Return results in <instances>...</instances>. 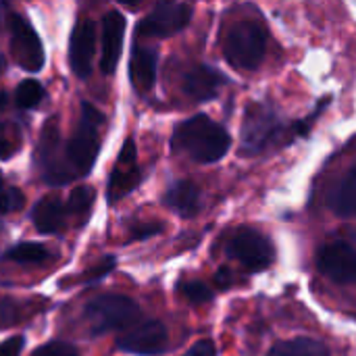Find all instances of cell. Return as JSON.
I'll use <instances>...</instances> for the list:
<instances>
[{
    "label": "cell",
    "instance_id": "6da1fadb",
    "mask_svg": "<svg viewBox=\"0 0 356 356\" xmlns=\"http://www.w3.org/2000/svg\"><path fill=\"white\" fill-rule=\"evenodd\" d=\"M232 146V136L209 115H194L181 121L171 138V148L196 163L211 165L221 161Z\"/></svg>",
    "mask_w": 356,
    "mask_h": 356
},
{
    "label": "cell",
    "instance_id": "7a4b0ae2",
    "mask_svg": "<svg viewBox=\"0 0 356 356\" xmlns=\"http://www.w3.org/2000/svg\"><path fill=\"white\" fill-rule=\"evenodd\" d=\"M104 125V115L90 102H81L79 123L73 136L63 146V163L65 169L73 179L86 177L100 152V131Z\"/></svg>",
    "mask_w": 356,
    "mask_h": 356
},
{
    "label": "cell",
    "instance_id": "3957f363",
    "mask_svg": "<svg viewBox=\"0 0 356 356\" xmlns=\"http://www.w3.org/2000/svg\"><path fill=\"white\" fill-rule=\"evenodd\" d=\"M267 52L265 29L254 21H240L232 25L223 38L225 60L240 71H254L261 67Z\"/></svg>",
    "mask_w": 356,
    "mask_h": 356
},
{
    "label": "cell",
    "instance_id": "277c9868",
    "mask_svg": "<svg viewBox=\"0 0 356 356\" xmlns=\"http://www.w3.org/2000/svg\"><path fill=\"white\" fill-rule=\"evenodd\" d=\"M83 317L90 325V332L94 336H102V334L125 330V327L134 325L142 317V311H140L138 302L129 296L102 294V296L92 298L86 305Z\"/></svg>",
    "mask_w": 356,
    "mask_h": 356
},
{
    "label": "cell",
    "instance_id": "5b68a950",
    "mask_svg": "<svg viewBox=\"0 0 356 356\" xmlns=\"http://www.w3.org/2000/svg\"><path fill=\"white\" fill-rule=\"evenodd\" d=\"M282 131L284 127L277 113L267 104L252 102L246 108L242 121V142H240L242 154L252 156L267 150L282 136Z\"/></svg>",
    "mask_w": 356,
    "mask_h": 356
},
{
    "label": "cell",
    "instance_id": "8992f818",
    "mask_svg": "<svg viewBox=\"0 0 356 356\" xmlns=\"http://www.w3.org/2000/svg\"><path fill=\"white\" fill-rule=\"evenodd\" d=\"M225 250L250 273L265 271L275 261V248L269 238L252 227H240L238 232H234V236L227 240Z\"/></svg>",
    "mask_w": 356,
    "mask_h": 356
},
{
    "label": "cell",
    "instance_id": "52a82bcc",
    "mask_svg": "<svg viewBox=\"0 0 356 356\" xmlns=\"http://www.w3.org/2000/svg\"><path fill=\"white\" fill-rule=\"evenodd\" d=\"M6 21H8V33H10V54L15 63L23 71H31V73L42 71L46 63V54L31 23L21 13H10Z\"/></svg>",
    "mask_w": 356,
    "mask_h": 356
},
{
    "label": "cell",
    "instance_id": "ba28073f",
    "mask_svg": "<svg viewBox=\"0 0 356 356\" xmlns=\"http://www.w3.org/2000/svg\"><path fill=\"white\" fill-rule=\"evenodd\" d=\"M192 4L188 2H159L136 27L138 35L146 38H169L192 21Z\"/></svg>",
    "mask_w": 356,
    "mask_h": 356
},
{
    "label": "cell",
    "instance_id": "9c48e42d",
    "mask_svg": "<svg viewBox=\"0 0 356 356\" xmlns=\"http://www.w3.org/2000/svg\"><path fill=\"white\" fill-rule=\"evenodd\" d=\"M35 163L40 167L42 179L48 186H65V184L71 181V177H69V173L65 169V163H63L58 127H56V121L54 119L52 121H46V125L42 127Z\"/></svg>",
    "mask_w": 356,
    "mask_h": 356
},
{
    "label": "cell",
    "instance_id": "30bf717a",
    "mask_svg": "<svg viewBox=\"0 0 356 356\" xmlns=\"http://www.w3.org/2000/svg\"><path fill=\"white\" fill-rule=\"evenodd\" d=\"M317 267L334 284H356V250L346 242L336 240L325 244L317 254Z\"/></svg>",
    "mask_w": 356,
    "mask_h": 356
},
{
    "label": "cell",
    "instance_id": "8fae6325",
    "mask_svg": "<svg viewBox=\"0 0 356 356\" xmlns=\"http://www.w3.org/2000/svg\"><path fill=\"white\" fill-rule=\"evenodd\" d=\"M142 181V171L138 167V152H136V142L131 138L125 140L117 165L111 171L108 186H106V198L108 202H117L129 192H134Z\"/></svg>",
    "mask_w": 356,
    "mask_h": 356
},
{
    "label": "cell",
    "instance_id": "7c38bea8",
    "mask_svg": "<svg viewBox=\"0 0 356 356\" xmlns=\"http://www.w3.org/2000/svg\"><path fill=\"white\" fill-rule=\"evenodd\" d=\"M169 344L167 327L161 321H144L129 334L117 340V348L121 353L138 356L161 355Z\"/></svg>",
    "mask_w": 356,
    "mask_h": 356
},
{
    "label": "cell",
    "instance_id": "4fadbf2b",
    "mask_svg": "<svg viewBox=\"0 0 356 356\" xmlns=\"http://www.w3.org/2000/svg\"><path fill=\"white\" fill-rule=\"evenodd\" d=\"M94 52H96V25L90 19H79L69 40V65L75 77L79 79L90 77Z\"/></svg>",
    "mask_w": 356,
    "mask_h": 356
},
{
    "label": "cell",
    "instance_id": "5bb4252c",
    "mask_svg": "<svg viewBox=\"0 0 356 356\" xmlns=\"http://www.w3.org/2000/svg\"><path fill=\"white\" fill-rule=\"evenodd\" d=\"M123 38H125V17L119 10H108L102 17V52H100V69L104 75H113L121 50H123Z\"/></svg>",
    "mask_w": 356,
    "mask_h": 356
},
{
    "label": "cell",
    "instance_id": "9a60e30c",
    "mask_svg": "<svg viewBox=\"0 0 356 356\" xmlns=\"http://www.w3.org/2000/svg\"><path fill=\"white\" fill-rule=\"evenodd\" d=\"M225 83V75L211 65H194L181 77V90L192 102H207L215 98Z\"/></svg>",
    "mask_w": 356,
    "mask_h": 356
},
{
    "label": "cell",
    "instance_id": "2e32d148",
    "mask_svg": "<svg viewBox=\"0 0 356 356\" xmlns=\"http://www.w3.org/2000/svg\"><path fill=\"white\" fill-rule=\"evenodd\" d=\"M156 63L159 54L154 48L134 44L131 58H129V79L138 94H148L156 81Z\"/></svg>",
    "mask_w": 356,
    "mask_h": 356
},
{
    "label": "cell",
    "instance_id": "e0dca14e",
    "mask_svg": "<svg viewBox=\"0 0 356 356\" xmlns=\"http://www.w3.org/2000/svg\"><path fill=\"white\" fill-rule=\"evenodd\" d=\"M200 188L190 181V179H179V181H173L165 196H163V202L173 211L177 213L179 217L184 219H190L194 217L198 211H200Z\"/></svg>",
    "mask_w": 356,
    "mask_h": 356
},
{
    "label": "cell",
    "instance_id": "ac0fdd59",
    "mask_svg": "<svg viewBox=\"0 0 356 356\" xmlns=\"http://www.w3.org/2000/svg\"><path fill=\"white\" fill-rule=\"evenodd\" d=\"M65 204L58 198H40L31 209V221L40 234H56L65 225Z\"/></svg>",
    "mask_w": 356,
    "mask_h": 356
},
{
    "label": "cell",
    "instance_id": "d6986e66",
    "mask_svg": "<svg viewBox=\"0 0 356 356\" xmlns=\"http://www.w3.org/2000/svg\"><path fill=\"white\" fill-rule=\"evenodd\" d=\"M330 207L338 217H355L356 215V167H353L336 186L330 196Z\"/></svg>",
    "mask_w": 356,
    "mask_h": 356
},
{
    "label": "cell",
    "instance_id": "ffe728a7",
    "mask_svg": "<svg viewBox=\"0 0 356 356\" xmlns=\"http://www.w3.org/2000/svg\"><path fill=\"white\" fill-rule=\"evenodd\" d=\"M267 356H332L330 348L313 338H292L282 340L271 346Z\"/></svg>",
    "mask_w": 356,
    "mask_h": 356
},
{
    "label": "cell",
    "instance_id": "44dd1931",
    "mask_svg": "<svg viewBox=\"0 0 356 356\" xmlns=\"http://www.w3.org/2000/svg\"><path fill=\"white\" fill-rule=\"evenodd\" d=\"M4 259L6 261H15V263H23V265H35V263H44L50 259V252L44 244H38V242H21V244H15L10 246L6 252H4Z\"/></svg>",
    "mask_w": 356,
    "mask_h": 356
},
{
    "label": "cell",
    "instance_id": "7402d4cb",
    "mask_svg": "<svg viewBox=\"0 0 356 356\" xmlns=\"http://www.w3.org/2000/svg\"><path fill=\"white\" fill-rule=\"evenodd\" d=\"M94 190L90 186H77L71 194H69V200H67V213L71 215H77L81 217L83 221L88 219L90 211H92V204H94Z\"/></svg>",
    "mask_w": 356,
    "mask_h": 356
},
{
    "label": "cell",
    "instance_id": "603a6c76",
    "mask_svg": "<svg viewBox=\"0 0 356 356\" xmlns=\"http://www.w3.org/2000/svg\"><path fill=\"white\" fill-rule=\"evenodd\" d=\"M44 98V86L38 79H23L15 92V102L19 108H35Z\"/></svg>",
    "mask_w": 356,
    "mask_h": 356
},
{
    "label": "cell",
    "instance_id": "cb8c5ba5",
    "mask_svg": "<svg viewBox=\"0 0 356 356\" xmlns=\"http://www.w3.org/2000/svg\"><path fill=\"white\" fill-rule=\"evenodd\" d=\"M21 146V134L13 123L0 121V161H8Z\"/></svg>",
    "mask_w": 356,
    "mask_h": 356
},
{
    "label": "cell",
    "instance_id": "d4e9b609",
    "mask_svg": "<svg viewBox=\"0 0 356 356\" xmlns=\"http://www.w3.org/2000/svg\"><path fill=\"white\" fill-rule=\"evenodd\" d=\"M177 290L192 305H207V302L213 300L211 288L207 284H202V282H181Z\"/></svg>",
    "mask_w": 356,
    "mask_h": 356
},
{
    "label": "cell",
    "instance_id": "484cf974",
    "mask_svg": "<svg viewBox=\"0 0 356 356\" xmlns=\"http://www.w3.org/2000/svg\"><path fill=\"white\" fill-rule=\"evenodd\" d=\"M25 196L17 188H6L0 192V213H15L23 207Z\"/></svg>",
    "mask_w": 356,
    "mask_h": 356
},
{
    "label": "cell",
    "instance_id": "4316f807",
    "mask_svg": "<svg viewBox=\"0 0 356 356\" xmlns=\"http://www.w3.org/2000/svg\"><path fill=\"white\" fill-rule=\"evenodd\" d=\"M115 267H117V259H115V257H104L102 261H98V263L83 275V282H86V284H96L98 280H102L104 275H108Z\"/></svg>",
    "mask_w": 356,
    "mask_h": 356
},
{
    "label": "cell",
    "instance_id": "83f0119b",
    "mask_svg": "<svg viewBox=\"0 0 356 356\" xmlns=\"http://www.w3.org/2000/svg\"><path fill=\"white\" fill-rule=\"evenodd\" d=\"M31 356H79L77 350L71 346V344H65V342H48V344H42L35 353Z\"/></svg>",
    "mask_w": 356,
    "mask_h": 356
},
{
    "label": "cell",
    "instance_id": "f1b7e54d",
    "mask_svg": "<svg viewBox=\"0 0 356 356\" xmlns=\"http://www.w3.org/2000/svg\"><path fill=\"white\" fill-rule=\"evenodd\" d=\"M17 321V307L13 300H0V327H8Z\"/></svg>",
    "mask_w": 356,
    "mask_h": 356
},
{
    "label": "cell",
    "instance_id": "f546056e",
    "mask_svg": "<svg viewBox=\"0 0 356 356\" xmlns=\"http://www.w3.org/2000/svg\"><path fill=\"white\" fill-rule=\"evenodd\" d=\"M163 225L161 223H144V225H136L131 227V240H146V238H152L156 234H161Z\"/></svg>",
    "mask_w": 356,
    "mask_h": 356
},
{
    "label": "cell",
    "instance_id": "4dcf8cb0",
    "mask_svg": "<svg viewBox=\"0 0 356 356\" xmlns=\"http://www.w3.org/2000/svg\"><path fill=\"white\" fill-rule=\"evenodd\" d=\"M25 346V338L23 336H13L8 340H4L0 344V356H19Z\"/></svg>",
    "mask_w": 356,
    "mask_h": 356
},
{
    "label": "cell",
    "instance_id": "1f68e13d",
    "mask_svg": "<svg viewBox=\"0 0 356 356\" xmlns=\"http://www.w3.org/2000/svg\"><path fill=\"white\" fill-rule=\"evenodd\" d=\"M181 356H217V348L211 340H198Z\"/></svg>",
    "mask_w": 356,
    "mask_h": 356
},
{
    "label": "cell",
    "instance_id": "d6a6232c",
    "mask_svg": "<svg viewBox=\"0 0 356 356\" xmlns=\"http://www.w3.org/2000/svg\"><path fill=\"white\" fill-rule=\"evenodd\" d=\"M8 106V94L6 92H0V113Z\"/></svg>",
    "mask_w": 356,
    "mask_h": 356
},
{
    "label": "cell",
    "instance_id": "836d02e7",
    "mask_svg": "<svg viewBox=\"0 0 356 356\" xmlns=\"http://www.w3.org/2000/svg\"><path fill=\"white\" fill-rule=\"evenodd\" d=\"M2 69H4V58H2V54H0V73H2Z\"/></svg>",
    "mask_w": 356,
    "mask_h": 356
},
{
    "label": "cell",
    "instance_id": "e575fe53",
    "mask_svg": "<svg viewBox=\"0 0 356 356\" xmlns=\"http://www.w3.org/2000/svg\"><path fill=\"white\" fill-rule=\"evenodd\" d=\"M0 192H2V173H0Z\"/></svg>",
    "mask_w": 356,
    "mask_h": 356
}]
</instances>
